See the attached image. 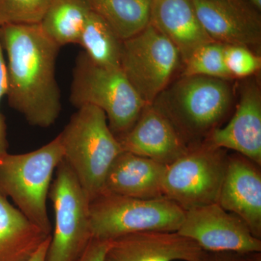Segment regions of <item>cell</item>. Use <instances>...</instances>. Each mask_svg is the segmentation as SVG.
I'll return each mask as SVG.
<instances>
[{
	"instance_id": "2",
	"label": "cell",
	"mask_w": 261,
	"mask_h": 261,
	"mask_svg": "<svg viewBox=\"0 0 261 261\" xmlns=\"http://www.w3.org/2000/svg\"><path fill=\"white\" fill-rule=\"evenodd\" d=\"M230 81L180 75L152 105L171 121L187 146L200 143L221 126L232 108L234 92Z\"/></svg>"
},
{
	"instance_id": "25",
	"label": "cell",
	"mask_w": 261,
	"mask_h": 261,
	"mask_svg": "<svg viewBox=\"0 0 261 261\" xmlns=\"http://www.w3.org/2000/svg\"><path fill=\"white\" fill-rule=\"evenodd\" d=\"M8 92V77H7L6 61L5 59L3 47L0 42V104ZM9 143L8 140L7 125L5 117L0 111V155L8 152Z\"/></svg>"
},
{
	"instance_id": "8",
	"label": "cell",
	"mask_w": 261,
	"mask_h": 261,
	"mask_svg": "<svg viewBox=\"0 0 261 261\" xmlns=\"http://www.w3.org/2000/svg\"><path fill=\"white\" fill-rule=\"evenodd\" d=\"M49 198L55 226L46 261H76L92 240L90 201L64 160L57 168Z\"/></svg>"
},
{
	"instance_id": "13",
	"label": "cell",
	"mask_w": 261,
	"mask_h": 261,
	"mask_svg": "<svg viewBox=\"0 0 261 261\" xmlns=\"http://www.w3.org/2000/svg\"><path fill=\"white\" fill-rule=\"evenodd\" d=\"M205 253L177 231H140L109 240L105 261H200Z\"/></svg>"
},
{
	"instance_id": "11",
	"label": "cell",
	"mask_w": 261,
	"mask_h": 261,
	"mask_svg": "<svg viewBox=\"0 0 261 261\" xmlns=\"http://www.w3.org/2000/svg\"><path fill=\"white\" fill-rule=\"evenodd\" d=\"M204 30L214 42L260 50V12L246 0H192Z\"/></svg>"
},
{
	"instance_id": "1",
	"label": "cell",
	"mask_w": 261,
	"mask_h": 261,
	"mask_svg": "<svg viewBox=\"0 0 261 261\" xmlns=\"http://www.w3.org/2000/svg\"><path fill=\"white\" fill-rule=\"evenodd\" d=\"M0 42L6 51L10 107L33 126L49 128L62 111L56 80L61 47L37 24H7L0 27Z\"/></svg>"
},
{
	"instance_id": "12",
	"label": "cell",
	"mask_w": 261,
	"mask_h": 261,
	"mask_svg": "<svg viewBox=\"0 0 261 261\" xmlns=\"http://www.w3.org/2000/svg\"><path fill=\"white\" fill-rule=\"evenodd\" d=\"M204 142L216 148L232 150L260 166L261 90L256 79L242 85L231 119L215 128Z\"/></svg>"
},
{
	"instance_id": "24",
	"label": "cell",
	"mask_w": 261,
	"mask_h": 261,
	"mask_svg": "<svg viewBox=\"0 0 261 261\" xmlns=\"http://www.w3.org/2000/svg\"><path fill=\"white\" fill-rule=\"evenodd\" d=\"M224 60L232 79L248 78L260 70V57L243 46L225 44Z\"/></svg>"
},
{
	"instance_id": "23",
	"label": "cell",
	"mask_w": 261,
	"mask_h": 261,
	"mask_svg": "<svg viewBox=\"0 0 261 261\" xmlns=\"http://www.w3.org/2000/svg\"><path fill=\"white\" fill-rule=\"evenodd\" d=\"M51 0H0V27L7 24H37Z\"/></svg>"
},
{
	"instance_id": "30",
	"label": "cell",
	"mask_w": 261,
	"mask_h": 261,
	"mask_svg": "<svg viewBox=\"0 0 261 261\" xmlns=\"http://www.w3.org/2000/svg\"><path fill=\"white\" fill-rule=\"evenodd\" d=\"M259 252H257V253L255 254V257H250V258L247 259L248 261H261L260 255H258Z\"/></svg>"
},
{
	"instance_id": "6",
	"label": "cell",
	"mask_w": 261,
	"mask_h": 261,
	"mask_svg": "<svg viewBox=\"0 0 261 261\" xmlns=\"http://www.w3.org/2000/svg\"><path fill=\"white\" fill-rule=\"evenodd\" d=\"M185 212L166 197L135 198L103 190L89 202L92 239L109 241L140 231H177Z\"/></svg>"
},
{
	"instance_id": "20",
	"label": "cell",
	"mask_w": 261,
	"mask_h": 261,
	"mask_svg": "<svg viewBox=\"0 0 261 261\" xmlns=\"http://www.w3.org/2000/svg\"><path fill=\"white\" fill-rule=\"evenodd\" d=\"M90 12L83 0H51L39 24L59 47L78 44Z\"/></svg>"
},
{
	"instance_id": "17",
	"label": "cell",
	"mask_w": 261,
	"mask_h": 261,
	"mask_svg": "<svg viewBox=\"0 0 261 261\" xmlns=\"http://www.w3.org/2000/svg\"><path fill=\"white\" fill-rule=\"evenodd\" d=\"M166 168L153 160L123 151L108 171L104 190L135 198L166 197L163 185Z\"/></svg>"
},
{
	"instance_id": "15",
	"label": "cell",
	"mask_w": 261,
	"mask_h": 261,
	"mask_svg": "<svg viewBox=\"0 0 261 261\" xmlns=\"http://www.w3.org/2000/svg\"><path fill=\"white\" fill-rule=\"evenodd\" d=\"M123 151L168 166L188 149L171 121L153 105L144 108L135 124L118 137Z\"/></svg>"
},
{
	"instance_id": "3",
	"label": "cell",
	"mask_w": 261,
	"mask_h": 261,
	"mask_svg": "<svg viewBox=\"0 0 261 261\" xmlns=\"http://www.w3.org/2000/svg\"><path fill=\"white\" fill-rule=\"evenodd\" d=\"M63 160L73 171L89 201L104 190L113 161L123 152L102 110L84 106L70 117L59 135Z\"/></svg>"
},
{
	"instance_id": "4",
	"label": "cell",
	"mask_w": 261,
	"mask_h": 261,
	"mask_svg": "<svg viewBox=\"0 0 261 261\" xmlns=\"http://www.w3.org/2000/svg\"><path fill=\"white\" fill-rule=\"evenodd\" d=\"M63 161L59 135L39 149L0 155V196L11 199L33 224L51 235L47 199L53 176Z\"/></svg>"
},
{
	"instance_id": "18",
	"label": "cell",
	"mask_w": 261,
	"mask_h": 261,
	"mask_svg": "<svg viewBox=\"0 0 261 261\" xmlns=\"http://www.w3.org/2000/svg\"><path fill=\"white\" fill-rule=\"evenodd\" d=\"M49 236L0 196V261H27Z\"/></svg>"
},
{
	"instance_id": "9",
	"label": "cell",
	"mask_w": 261,
	"mask_h": 261,
	"mask_svg": "<svg viewBox=\"0 0 261 261\" xmlns=\"http://www.w3.org/2000/svg\"><path fill=\"white\" fill-rule=\"evenodd\" d=\"M182 64L178 48L151 24L122 41L120 67L147 105L173 82Z\"/></svg>"
},
{
	"instance_id": "28",
	"label": "cell",
	"mask_w": 261,
	"mask_h": 261,
	"mask_svg": "<svg viewBox=\"0 0 261 261\" xmlns=\"http://www.w3.org/2000/svg\"><path fill=\"white\" fill-rule=\"evenodd\" d=\"M51 235L41 245V246L37 249V251L29 257L27 261H46L47 260V255L48 248H49V243H50Z\"/></svg>"
},
{
	"instance_id": "10",
	"label": "cell",
	"mask_w": 261,
	"mask_h": 261,
	"mask_svg": "<svg viewBox=\"0 0 261 261\" xmlns=\"http://www.w3.org/2000/svg\"><path fill=\"white\" fill-rule=\"evenodd\" d=\"M177 232L205 252L249 255L261 251L260 239L252 234L239 216L218 203L186 211Z\"/></svg>"
},
{
	"instance_id": "27",
	"label": "cell",
	"mask_w": 261,
	"mask_h": 261,
	"mask_svg": "<svg viewBox=\"0 0 261 261\" xmlns=\"http://www.w3.org/2000/svg\"><path fill=\"white\" fill-rule=\"evenodd\" d=\"M243 255L234 252H205L200 261H248Z\"/></svg>"
},
{
	"instance_id": "29",
	"label": "cell",
	"mask_w": 261,
	"mask_h": 261,
	"mask_svg": "<svg viewBox=\"0 0 261 261\" xmlns=\"http://www.w3.org/2000/svg\"><path fill=\"white\" fill-rule=\"evenodd\" d=\"M247 3H250L255 9L261 11V0H246Z\"/></svg>"
},
{
	"instance_id": "21",
	"label": "cell",
	"mask_w": 261,
	"mask_h": 261,
	"mask_svg": "<svg viewBox=\"0 0 261 261\" xmlns=\"http://www.w3.org/2000/svg\"><path fill=\"white\" fill-rule=\"evenodd\" d=\"M78 44L97 65L121 68L122 40L99 15L89 13Z\"/></svg>"
},
{
	"instance_id": "19",
	"label": "cell",
	"mask_w": 261,
	"mask_h": 261,
	"mask_svg": "<svg viewBox=\"0 0 261 261\" xmlns=\"http://www.w3.org/2000/svg\"><path fill=\"white\" fill-rule=\"evenodd\" d=\"M122 41L133 37L149 23L151 0H83Z\"/></svg>"
},
{
	"instance_id": "26",
	"label": "cell",
	"mask_w": 261,
	"mask_h": 261,
	"mask_svg": "<svg viewBox=\"0 0 261 261\" xmlns=\"http://www.w3.org/2000/svg\"><path fill=\"white\" fill-rule=\"evenodd\" d=\"M108 242L92 239L76 261H105Z\"/></svg>"
},
{
	"instance_id": "5",
	"label": "cell",
	"mask_w": 261,
	"mask_h": 261,
	"mask_svg": "<svg viewBox=\"0 0 261 261\" xmlns=\"http://www.w3.org/2000/svg\"><path fill=\"white\" fill-rule=\"evenodd\" d=\"M70 102L74 107L93 106L102 110L117 138L134 126L146 106L121 68L94 63L84 51L75 59Z\"/></svg>"
},
{
	"instance_id": "22",
	"label": "cell",
	"mask_w": 261,
	"mask_h": 261,
	"mask_svg": "<svg viewBox=\"0 0 261 261\" xmlns=\"http://www.w3.org/2000/svg\"><path fill=\"white\" fill-rule=\"evenodd\" d=\"M224 51L225 44L222 43L212 41L204 44L183 65L181 75L232 80L225 64Z\"/></svg>"
},
{
	"instance_id": "7",
	"label": "cell",
	"mask_w": 261,
	"mask_h": 261,
	"mask_svg": "<svg viewBox=\"0 0 261 261\" xmlns=\"http://www.w3.org/2000/svg\"><path fill=\"white\" fill-rule=\"evenodd\" d=\"M228 154L205 142L189 146L181 157L166 166L163 192L185 211L217 203Z\"/></svg>"
},
{
	"instance_id": "14",
	"label": "cell",
	"mask_w": 261,
	"mask_h": 261,
	"mask_svg": "<svg viewBox=\"0 0 261 261\" xmlns=\"http://www.w3.org/2000/svg\"><path fill=\"white\" fill-rule=\"evenodd\" d=\"M260 166L241 154H228L217 203L239 216L252 234L261 238Z\"/></svg>"
},
{
	"instance_id": "16",
	"label": "cell",
	"mask_w": 261,
	"mask_h": 261,
	"mask_svg": "<svg viewBox=\"0 0 261 261\" xmlns=\"http://www.w3.org/2000/svg\"><path fill=\"white\" fill-rule=\"evenodd\" d=\"M149 24L178 48L183 65L197 48L213 41L192 0H151Z\"/></svg>"
}]
</instances>
